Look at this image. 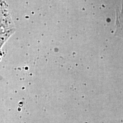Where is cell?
Returning <instances> with one entry per match:
<instances>
[{
  "mask_svg": "<svg viewBox=\"0 0 123 123\" xmlns=\"http://www.w3.org/2000/svg\"><path fill=\"white\" fill-rule=\"evenodd\" d=\"M0 48L15 31V28L10 16L6 10L1 9L0 15Z\"/></svg>",
  "mask_w": 123,
  "mask_h": 123,
  "instance_id": "obj_1",
  "label": "cell"
}]
</instances>
